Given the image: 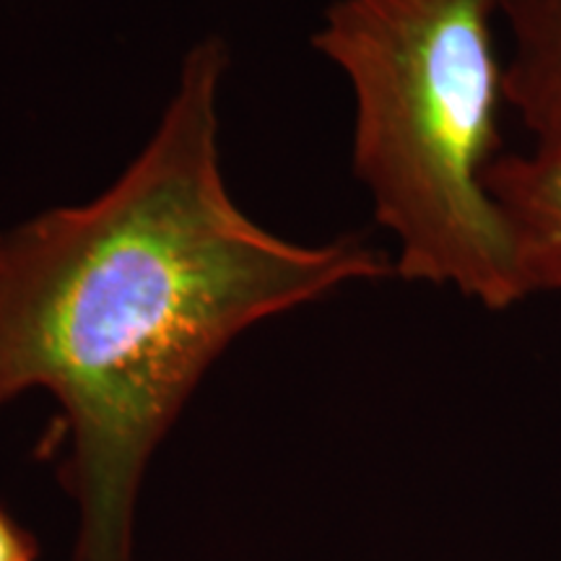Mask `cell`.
Returning a JSON list of instances; mask_svg holds the SVG:
<instances>
[{
    "label": "cell",
    "mask_w": 561,
    "mask_h": 561,
    "mask_svg": "<svg viewBox=\"0 0 561 561\" xmlns=\"http://www.w3.org/2000/svg\"><path fill=\"white\" fill-rule=\"evenodd\" d=\"M0 237H3V229H0Z\"/></svg>",
    "instance_id": "obj_6"
},
{
    "label": "cell",
    "mask_w": 561,
    "mask_h": 561,
    "mask_svg": "<svg viewBox=\"0 0 561 561\" xmlns=\"http://www.w3.org/2000/svg\"><path fill=\"white\" fill-rule=\"evenodd\" d=\"M502 0H335L312 45L354 91V164L396 237L392 273L486 310L528 299L486 174L507 107Z\"/></svg>",
    "instance_id": "obj_2"
},
{
    "label": "cell",
    "mask_w": 561,
    "mask_h": 561,
    "mask_svg": "<svg viewBox=\"0 0 561 561\" xmlns=\"http://www.w3.org/2000/svg\"><path fill=\"white\" fill-rule=\"evenodd\" d=\"M512 47L504 60L507 107L533 149L561 151V0H502Z\"/></svg>",
    "instance_id": "obj_4"
},
{
    "label": "cell",
    "mask_w": 561,
    "mask_h": 561,
    "mask_svg": "<svg viewBox=\"0 0 561 561\" xmlns=\"http://www.w3.org/2000/svg\"><path fill=\"white\" fill-rule=\"evenodd\" d=\"M37 538L0 507V561H37Z\"/></svg>",
    "instance_id": "obj_5"
},
{
    "label": "cell",
    "mask_w": 561,
    "mask_h": 561,
    "mask_svg": "<svg viewBox=\"0 0 561 561\" xmlns=\"http://www.w3.org/2000/svg\"><path fill=\"white\" fill-rule=\"evenodd\" d=\"M227 62L198 42L121 178L0 237V411L30 390L58 403L73 561H133L146 468L237 335L396 276L362 237L294 242L244 214L221 170Z\"/></svg>",
    "instance_id": "obj_1"
},
{
    "label": "cell",
    "mask_w": 561,
    "mask_h": 561,
    "mask_svg": "<svg viewBox=\"0 0 561 561\" xmlns=\"http://www.w3.org/2000/svg\"><path fill=\"white\" fill-rule=\"evenodd\" d=\"M528 297L561 291V151L500 153L486 174Z\"/></svg>",
    "instance_id": "obj_3"
}]
</instances>
